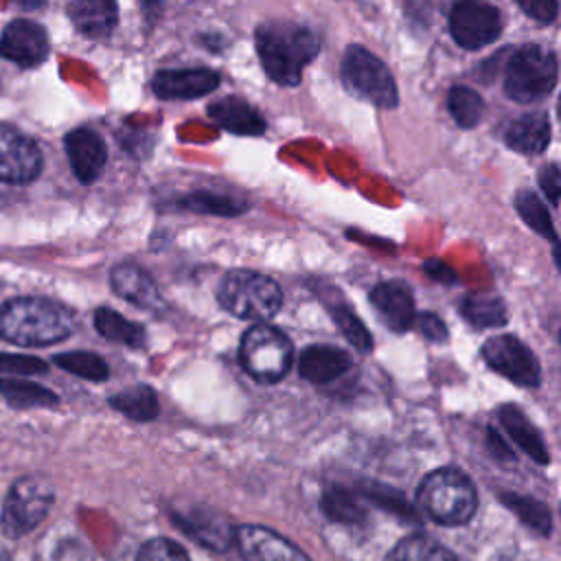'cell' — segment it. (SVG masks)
Returning <instances> with one entry per match:
<instances>
[{"mask_svg":"<svg viewBox=\"0 0 561 561\" xmlns=\"http://www.w3.org/2000/svg\"><path fill=\"white\" fill-rule=\"evenodd\" d=\"M254 42L265 75L280 85H298L302 68L320 50V39L311 28L287 20L263 22Z\"/></svg>","mask_w":561,"mask_h":561,"instance_id":"obj_1","label":"cell"},{"mask_svg":"<svg viewBox=\"0 0 561 561\" xmlns=\"http://www.w3.org/2000/svg\"><path fill=\"white\" fill-rule=\"evenodd\" d=\"M75 331L68 307L48 298H15L0 307V337L20 346H48Z\"/></svg>","mask_w":561,"mask_h":561,"instance_id":"obj_2","label":"cell"},{"mask_svg":"<svg viewBox=\"0 0 561 561\" xmlns=\"http://www.w3.org/2000/svg\"><path fill=\"white\" fill-rule=\"evenodd\" d=\"M423 513L443 526L467 524L478 508V493L467 473L456 467L434 469L416 491Z\"/></svg>","mask_w":561,"mask_h":561,"instance_id":"obj_3","label":"cell"},{"mask_svg":"<svg viewBox=\"0 0 561 561\" xmlns=\"http://www.w3.org/2000/svg\"><path fill=\"white\" fill-rule=\"evenodd\" d=\"M217 300L237 318L263 322L280 309L283 296L270 276L254 270H232L221 278Z\"/></svg>","mask_w":561,"mask_h":561,"instance_id":"obj_4","label":"cell"},{"mask_svg":"<svg viewBox=\"0 0 561 561\" xmlns=\"http://www.w3.org/2000/svg\"><path fill=\"white\" fill-rule=\"evenodd\" d=\"M239 362L252 379L261 383H276L289 373L294 348L280 329L259 322L243 333L239 344Z\"/></svg>","mask_w":561,"mask_h":561,"instance_id":"obj_5","label":"cell"},{"mask_svg":"<svg viewBox=\"0 0 561 561\" xmlns=\"http://www.w3.org/2000/svg\"><path fill=\"white\" fill-rule=\"evenodd\" d=\"M557 83V59L541 44L517 48L504 70V90L517 103H535L552 92Z\"/></svg>","mask_w":561,"mask_h":561,"instance_id":"obj_6","label":"cell"},{"mask_svg":"<svg viewBox=\"0 0 561 561\" xmlns=\"http://www.w3.org/2000/svg\"><path fill=\"white\" fill-rule=\"evenodd\" d=\"M342 81L348 92L377 107H394L399 92L390 68L368 48L353 44L342 59Z\"/></svg>","mask_w":561,"mask_h":561,"instance_id":"obj_7","label":"cell"},{"mask_svg":"<svg viewBox=\"0 0 561 561\" xmlns=\"http://www.w3.org/2000/svg\"><path fill=\"white\" fill-rule=\"evenodd\" d=\"M55 491L42 476H26L13 482L2 506L0 526L9 537H22L33 530L48 513Z\"/></svg>","mask_w":561,"mask_h":561,"instance_id":"obj_8","label":"cell"},{"mask_svg":"<svg viewBox=\"0 0 561 561\" xmlns=\"http://www.w3.org/2000/svg\"><path fill=\"white\" fill-rule=\"evenodd\" d=\"M482 359L486 366L517 386L535 388L541 381L539 362L533 351L515 335H495L482 344Z\"/></svg>","mask_w":561,"mask_h":561,"instance_id":"obj_9","label":"cell"},{"mask_svg":"<svg viewBox=\"0 0 561 561\" xmlns=\"http://www.w3.org/2000/svg\"><path fill=\"white\" fill-rule=\"evenodd\" d=\"M500 31V11L489 2L465 0L454 4L449 11V33L467 50H478L491 44L497 39Z\"/></svg>","mask_w":561,"mask_h":561,"instance_id":"obj_10","label":"cell"},{"mask_svg":"<svg viewBox=\"0 0 561 561\" xmlns=\"http://www.w3.org/2000/svg\"><path fill=\"white\" fill-rule=\"evenodd\" d=\"M42 169L39 147L15 127L0 123V182L26 184Z\"/></svg>","mask_w":561,"mask_h":561,"instance_id":"obj_11","label":"cell"},{"mask_svg":"<svg viewBox=\"0 0 561 561\" xmlns=\"http://www.w3.org/2000/svg\"><path fill=\"white\" fill-rule=\"evenodd\" d=\"M0 55L22 68L39 66L48 55V35L37 22L18 18L2 31Z\"/></svg>","mask_w":561,"mask_h":561,"instance_id":"obj_12","label":"cell"},{"mask_svg":"<svg viewBox=\"0 0 561 561\" xmlns=\"http://www.w3.org/2000/svg\"><path fill=\"white\" fill-rule=\"evenodd\" d=\"M234 539L245 561H311L298 546L265 526H239Z\"/></svg>","mask_w":561,"mask_h":561,"instance_id":"obj_13","label":"cell"},{"mask_svg":"<svg viewBox=\"0 0 561 561\" xmlns=\"http://www.w3.org/2000/svg\"><path fill=\"white\" fill-rule=\"evenodd\" d=\"M110 283H112V289L121 298H125L127 302L145 309V311L158 313V311H164V307H167L153 278L134 263L114 265L110 272Z\"/></svg>","mask_w":561,"mask_h":561,"instance_id":"obj_14","label":"cell"},{"mask_svg":"<svg viewBox=\"0 0 561 561\" xmlns=\"http://www.w3.org/2000/svg\"><path fill=\"white\" fill-rule=\"evenodd\" d=\"M219 85V75L210 68H178L160 70L151 88L160 99H199Z\"/></svg>","mask_w":561,"mask_h":561,"instance_id":"obj_15","label":"cell"},{"mask_svg":"<svg viewBox=\"0 0 561 561\" xmlns=\"http://www.w3.org/2000/svg\"><path fill=\"white\" fill-rule=\"evenodd\" d=\"M370 302L381 322L394 333H405L414 324V298L405 283L386 280L370 289Z\"/></svg>","mask_w":561,"mask_h":561,"instance_id":"obj_16","label":"cell"},{"mask_svg":"<svg viewBox=\"0 0 561 561\" xmlns=\"http://www.w3.org/2000/svg\"><path fill=\"white\" fill-rule=\"evenodd\" d=\"M66 153H68L72 173L83 184L94 182L107 162L105 142L101 140V136L96 131H92L88 127L72 129L66 136Z\"/></svg>","mask_w":561,"mask_h":561,"instance_id":"obj_17","label":"cell"},{"mask_svg":"<svg viewBox=\"0 0 561 561\" xmlns=\"http://www.w3.org/2000/svg\"><path fill=\"white\" fill-rule=\"evenodd\" d=\"M351 368V357L335 346L313 344L307 346L298 357V373L311 383H329Z\"/></svg>","mask_w":561,"mask_h":561,"instance_id":"obj_18","label":"cell"},{"mask_svg":"<svg viewBox=\"0 0 561 561\" xmlns=\"http://www.w3.org/2000/svg\"><path fill=\"white\" fill-rule=\"evenodd\" d=\"M208 116L226 131L241 136H259L265 131L263 116L239 96H224L208 105Z\"/></svg>","mask_w":561,"mask_h":561,"instance_id":"obj_19","label":"cell"},{"mask_svg":"<svg viewBox=\"0 0 561 561\" xmlns=\"http://www.w3.org/2000/svg\"><path fill=\"white\" fill-rule=\"evenodd\" d=\"M68 15L75 28L92 39L107 37L118 20L116 4L110 0H75L68 4Z\"/></svg>","mask_w":561,"mask_h":561,"instance_id":"obj_20","label":"cell"},{"mask_svg":"<svg viewBox=\"0 0 561 561\" xmlns=\"http://www.w3.org/2000/svg\"><path fill=\"white\" fill-rule=\"evenodd\" d=\"M504 142L517 153H541L550 142V121L543 112H533L515 118L506 131Z\"/></svg>","mask_w":561,"mask_h":561,"instance_id":"obj_21","label":"cell"},{"mask_svg":"<svg viewBox=\"0 0 561 561\" xmlns=\"http://www.w3.org/2000/svg\"><path fill=\"white\" fill-rule=\"evenodd\" d=\"M500 421L506 430V434L537 462V465H548L550 456L543 445L541 434L537 427L528 421V416L513 403H506L500 408Z\"/></svg>","mask_w":561,"mask_h":561,"instance_id":"obj_22","label":"cell"},{"mask_svg":"<svg viewBox=\"0 0 561 561\" xmlns=\"http://www.w3.org/2000/svg\"><path fill=\"white\" fill-rule=\"evenodd\" d=\"M94 327L96 331L112 342L131 346V348H140L145 346V329L127 318H123L118 311L110 309V307H99L94 311Z\"/></svg>","mask_w":561,"mask_h":561,"instance_id":"obj_23","label":"cell"},{"mask_svg":"<svg viewBox=\"0 0 561 561\" xmlns=\"http://www.w3.org/2000/svg\"><path fill=\"white\" fill-rule=\"evenodd\" d=\"M460 313L469 324H473L478 329H495V327L506 324V320H508L506 305L495 294L467 296L460 305Z\"/></svg>","mask_w":561,"mask_h":561,"instance_id":"obj_24","label":"cell"},{"mask_svg":"<svg viewBox=\"0 0 561 561\" xmlns=\"http://www.w3.org/2000/svg\"><path fill=\"white\" fill-rule=\"evenodd\" d=\"M110 405L114 410H118L121 414L129 416L131 421H138V423H147V421H153L160 412V405H158V399H156V392L145 386V383H138L129 390H121L116 394L110 397Z\"/></svg>","mask_w":561,"mask_h":561,"instance_id":"obj_25","label":"cell"},{"mask_svg":"<svg viewBox=\"0 0 561 561\" xmlns=\"http://www.w3.org/2000/svg\"><path fill=\"white\" fill-rule=\"evenodd\" d=\"M173 519H178L182 524V528L186 533H191V537L199 539L208 548L226 550L230 546V541H232V530H230V526L221 517L191 513L188 517L175 515Z\"/></svg>","mask_w":561,"mask_h":561,"instance_id":"obj_26","label":"cell"},{"mask_svg":"<svg viewBox=\"0 0 561 561\" xmlns=\"http://www.w3.org/2000/svg\"><path fill=\"white\" fill-rule=\"evenodd\" d=\"M386 561H458L443 543L427 535L403 537L386 557Z\"/></svg>","mask_w":561,"mask_h":561,"instance_id":"obj_27","label":"cell"},{"mask_svg":"<svg viewBox=\"0 0 561 561\" xmlns=\"http://www.w3.org/2000/svg\"><path fill=\"white\" fill-rule=\"evenodd\" d=\"M0 397L15 408H35V405H55L59 399L55 392L18 379H0Z\"/></svg>","mask_w":561,"mask_h":561,"instance_id":"obj_28","label":"cell"},{"mask_svg":"<svg viewBox=\"0 0 561 561\" xmlns=\"http://www.w3.org/2000/svg\"><path fill=\"white\" fill-rule=\"evenodd\" d=\"M447 107H449V114L454 116V121L465 129L476 127L484 114L482 96L467 85H454L449 90Z\"/></svg>","mask_w":561,"mask_h":561,"instance_id":"obj_29","label":"cell"},{"mask_svg":"<svg viewBox=\"0 0 561 561\" xmlns=\"http://www.w3.org/2000/svg\"><path fill=\"white\" fill-rule=\"evenodd\" d=\"M59 368H64L66 373H72L81 379L88 381H105L110 377V368L105 364L103 357H99L96 353L90 351H70V353H61L55 355L53 359Z\"/></svg>","mask_w":561,"mask_h":561,"instance_id":"obj_30","label":"cell"},{"mask_svg":"<svg viewBox=\"0 0 561 561\" xmlns=\"http://www.w3.org/2000/svg\"><path fill=\"white\" fill-rule=\"evenodd\" d=\"M178 206H182V208H186L191 213H210V215H221V217L241 215L248 208V204L243 199L226 197V195L208 193V191L191 193L184 199H180Z\"/></svg>","mask_w":561,"mask_h":561,"instance_id":"obj_31","label":"cell"},{"mask_svg":"<svg viewBox=\"0 0 561 561\" xmlns=\"http://www.w3.org/2000/svg\"><path fill=\"white\" fill-rule=\"evenodd\" d=\"M324 515L333 522H342V524H355L364 519V506L362 502L346 489L342 486H331L327 489V493L322 495L320 502Z\"/></svg>","mask_w":561,"mask_h":561,"instance_id":"obj_32","label":"cell"},{"mask_svg":"<svg viewBox=\"0 0 561 561\" xmlns=\"http://www.w3.org/2000/svg\"><path fill=\"white\" fill-rule=\"evenodd\" d=\"M515 208H517L519 217H522L537 234L550 239V241L557 245L559 239H557L552 219H550L546 206L541 204V199L537 197V193H533V191H528V188L519 191L517 197H515Z\"/></svg>","mask_w":561,"mask_h":561,"instance_id":"obj_33","label":"cell"},{"mask_svg":"<svg viewBox=\"0 0 561 561\" xmlns=\"http://www.w3.org/2000/svg\"><path fill=\"white\" fill-rule=\"evenodd\" d=\"M502 500L506 506H511L519 519L524 524H528L530 528H535L541 535L550 533V513L546 508V504L533 500V497H524V495H515V493H502Z\"/></svg>","mask_w":561,"mask_h":561,"instance_id":"obj_34","label":"cell"},{"mask_svg":"<svg viewBox=\"0 0 561 561\" xmlns=\"http://www.w3.org/2000/svg\"><path fill=\"white\" fill-rule=\"evenodd\" d=\"M331 318L337 324V329L342 331V335L362 353H368L373 348V335L368 333V329L364 327V322L355 316V311L346 305H335L331 309Z\"/></svg>","mask_w":561,"mask_h":561,"instance_id":"obj_35","label":"cell"},{"mask_svg":"<svg viewBox=\"0 0 561 561\" xmlns=\"http://www.w3.org/2000/svg\"><path fill=\"white\" fill-rule=\"evenodd\" d=\"M136 561H191V559L180 543L164 537H156L140 546Z\"/></svg>","mask_w":561,"mask_h":561,"instance_id":"obj_36","label":"cell"},{"mask_svg":"<svg viewBox=\"0 0 561 561\" xmlns=\"http://www.w3.org/2000/svg\"><path fill=\"white\" fill-rule=\"evenodd\" d=\"M48 366L46 362L28 355H7L0 353V373H11V375H39L46 373Z\"/></svg>","mask_w":561,"mask_h":561,"instance_id":"obj_37","label":"cell"},{"mask_svg":"<svg viewBox=\"0 0 561 561\" xmlns=\"http://www.w3.org/2000/svg\"><path fill=\"white\" fill-rule=\"evenodd\" d=\"M414 327L423 333V337H427L430 342H445L447 340V327L445 322L432 313V311H423L414 316Z\"/></svg>","mask_w":561,"mask_h":561,"instance_id":"obj_38","label":"cell"},{"mask_svg":"<svg viewBox=\"0 0 561 561\" xmlns=\"http://www.w3.org/2000/svg\"><path fill=\"white\" fill-rule=\"evenodd\" d=\"M517 7L526 15H530L537 22H543V24H550L557 18V11H559L554 0H519Z\"/></svg>","mask_w":561,"mask_h":561,"instance_id":"obj_39","label":"cell"},{"mask_svg":"<svg viewBox=\"0 0 561 561\" xmlns=\"http://www.w3.org/2000/svg\"><path fill=\"white\" fill-rule=\"evenodd\" d=\"M539 186L548 195L550 204L557 206L559 204V191H561V175H559V167L554 162L539 171Z\"/></svg>","mask_w":561,"mask_h":561,"instance_id":"obj_40","label":"cell"},{"mask_svg":"<svg viewBox=\"0 0 561 561\" xmlns=\"http://www.w3.org/2000/svg\"><path fill=\"white\" fill-rule=\"evenodd\" d=\"M425 272L432 276V278H438L440 283H456V272L449 267V265H445L443 261H427L425 263Z\"/></svg>","mask_w":561,"mask_h":561,"instance_id":"obj_41","label":"cell"},{"mask_svg":"<svg viewBox=\"0 0 561 561\" xmlns=\"http://www.w3.org/2000/svg\"><path fill=\"white\" fill-rule=\"evenodd\" d=\"M486 438H489V447L493 449V456H495V458H500V460H504V462H513V460H515V458H513V451L502 443L500 434H497L493 427H489Z\"/></svg>","mask_w":561,"mask_h":561,"instance_id":"obj_42","label":"cell"},{"mask_svg":"<svg viewBox=\"0 0 561 561\" xmlns=\"http://www.w3.org/2000/svg\"><path fill=\"white\" fill-rule=\"evenodd\" d=\"M0 561H9V557H7V552L0 548Z\"/></svg>","mask_w":561,"mask_h":561,"instance_id":"obj_43","label":"cell"}]
</instances>
